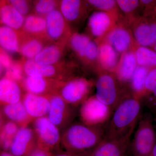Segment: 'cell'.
I'll use <instances>...</instances> for the list:
<instances>
[{
  "label": "cell",
  "instance_id": "obj_43",
  "mask_svg": "<svg viewBox=\"0 0 156 156\" xmlns=\"http://www.w3.org/2000/svg\"><path fill=\"white\" fill-rule=\"evenodd\" d=\"M4 124V122H3L2 115V113L0 112V129H1V128L2 127Z\"/></svg>",
  "mask_w": 156,
  "mask_h": 156
},
{
  "label": "cell",
  "instance_id": "obj_9",
  "mask_svg": "<svg viewBox=\"0 0 156 156\" xmlns=\"http://www.w3.org/2000/svg\"><path fill=\"white\" fill-rule=\"evenodd\" d=\"M120 18L112 14L100 11L93 12L88 19V30L97 44L102 42L117 25Z\"/></svg>",
  "mask_w": 156,
  "mask_h": 156
},
{
  "label": "cell",
  "instance_id": "obj_11",
  "mask_svg": "<svg viewBox=\"0 0 156 156\" xmlns=\"http://www.w3.org/2000/svg\"><path fill=\"white\" fill-rule=\"evenodd\" d=\"M130 27L137 44L152 48L156 42V20L140 15L131 22Z\"/></svg>",
  "mask_w": 156,
  "mask_h": 156
},
{
  "label": "cell",
  "instance_id": "obj_31",
  "mask_svg": "<svg viewBox=\"0 0 156 156\" xmlns=\"http://www.w3.org/2000/svg\"><path fill=\"white\" fill-rule=\"evenodd\" d=\"M137 65L153 68H156V52L150 48L137 45L134 49Z\"/></svg>",
  "mask_w": 156,
  "mask_h": 156
},
{
  "label": "cell",
  "instance_id": "obj_7",
  "mask_svg": "<svg viewBox=\"0 0 156 156\" xmlns=\"http://www.w3.org/2000/svg\"><path fill=\"white\" fill-rule=\"evenodd\" d=\"M68 43L83 63L97 71L98 45L91 37L85 34L74 33Z\"/></svg>",
  "mask_w": 156,
  "mask_h": 156
},
{
  "label": "cell",
  "instance_id": "obj_28",
  "mask_svg": "<svg viewBox=\"0 0 156 156\" xmlns=\"http://www.w3.org/2000/svg\"><path fill=\"white\" fill-rule=\"evenodd\" d=\"M150 69L137 66L129 83L128 90L130 94L141 101L144 96L146 80Z\"/></svg>",
  "mask_w": 156,
  "mask_h": 156
},
{
  "label": "cell",
  "instance_id": "obj_4",
  "mask_svg": "<svg viewBox=\"0 0 156 156\" xmlns=\"http://www.w3.org/2000/svg\"><path fill=\"white\" fill-rule=\"evenodd\" d=\"M156 140V131L150 116L140 120L129 149L133 156H150Z\"/></svg>",
  "mask_w": 156,
  "mask_h": 156
},
{
  "label": "cell",
  "instance_id": "obj_33",
  "mask_svg": "<svg viewBox=\"0 0 156 156\" xmlns=\"http://www.w3.org/2000/svg\"><path fill=\"white\" fill-rule=\"evenodd\" d=\"M90 7L96 10L112 14L121 19L119 10L116 2L114 0H88L87 1Z\"/></svg>",
  "mask_w": 156,
  "mask_h": 156
},
{
  "label": "cell",
  "instance_id": "obj_39",
  "mask_svg": "<svg viewBox=\"0 0 156 156\" xmlns=\"http://www.w3.org/2000/svg\"><path fill=\"white\" fill-rule=\"evenodd\" d=\"M142 16L150 17L156 20V1L154 0L153 2L145 9H144Z\"/></svg>",
  "mask_w": 156,
  "mask_h": 156
},
{
  "label": "cell",
  "instance_id": "obj_18",
  "mask_svg": "<svg viewBox=\"0 0 156 156\" xmlns=\"http://www.w3.org/2000/svg\"><path fill=\"white\" fill-rule=\"evenodd\" d=\"M29 116L35 119L47 116L50 107L48 96L27 93L22 101Z\"/></svg>",
  "mask_w": 156,
  "mask_h": 156
},
{
  "label": "cell",
  "instance_id": "obj_1",
  "mask_svg": "<svg viewBox=\"0 0 156 156\" xmlns=\"http://www.w3.org/2000/svg\"><path fill=\"white\" fill-rule=\"evenodd\" d=\"M141 101L128 94L123 98L112 114L105 132V139L131 137L139 119Z\"/></svg>",
  "mask_w": 156,
  "mask_h": 156
},
{
  "label": "cell",
  "instance_id": "obj_41",
  "mask_svg": "<svg viewBox=\"0 0 156 156\" xmlns=\"http://www.w3.org/2000/svg\"><path fill=\"white\" fill-rule=\"evenodd\" d=\"M52 156H80L76 155L73 154L69 153L66 152L59 153L56 154L52 155Z\"/></svg>",
  "mask_w": 156,
  "mask_h": 156
},
{
  "label": "cell",
  "instance_id": "obj_42",
  "mask_svg": "<svg viewBox=\"0 0 156 156\" xmlns=\"http://www.w3.org/2000/svg\"><path fill=\"white\" fill-rule=\"evenodd\" d=\"M150 156H156V140L154 146L153 148L152 151Z\"/></svg>",
  "mask_w": 156,
  "mask_h": 156
},
{
  "label": "cell",
  "instance_id": "obj_23",
  "mask_svg": "<svg viewBox=\"0 0 156 156\" xmlns=\"http://www.w3.org/2000/svg\"><path fill=\"white\" fill-rule=\"evenodd\" d=\"M25 17L9 2L0 5V22L16 30L22 29Z\"/></svg>",
  "mask_w": 156,
  "mask_h": 156
},
{
  "label": "cell",
  "instance_id": "obj_13",
  "mask_svg": "<svg viewBox=\"0 0 156 156\" xmlns=\"http://www.w3.org/2000/svg\"><path fill=\"white\" fill-rule=\"evenodd\" d=\"M102 41L109 44L120 55L133 50L138 45L130 27L122 21L118 22Z\"/></svg>",
  "mask_w": 156,
  "mask_h": 156
},
{
  "label": "cell",
  "instance_id": "obj_14",
  "mask_svg": "<svg viewBox=\"0 0 156 156\" xmlns=\"http://www.w3.org/2000/svg\"><path fill=\"white\" fill-rule=\"evenodd\" d=\"M37 147V138L34 131L27 126L19 128L9 150L13 156H28Z\"/></svg>",
  "mask_w": 156,
  "mask_h": 156
},
{
  "label": "cell",
  "instance_id": "obj_20",
  "mask_svg": "<svg viewBox=\"0 0 156 156\" xmlns=\"http://www.w3.org/2000/svg\"><path fill=\"white\" fill-rule=\"evenodd\" d=\"M90 7L87 1L62 0L59 3V10L69 25L80 21Z\"/></svg>",
  "mask_w": 156,
  "mask_h": 156
},
{
  "label": "cell",
  "instance_id": "obj_22",
  "mask_svg": "<svg viewBox=\"0 0 156 156\" xmlns=\"http://www.w3.org/2000/svg\"><path fill=\"white\" fill-rule=\"evenodd\" d=\"M22 92L17 82L5 77L0 80V103L5 105L21 101Z\"/></svg>",
  "mask_w": 156,
  "mask_h": 156
},
{
  "label": "cell",
  "instance_id": "obj_46",
  "mask_svg": "<svg viewBox=\"0 0 156 156\" xmlns=\"http://www.w3.org/2000/svg\"><path fill=\"white\" fill-rule=\"evenodd\" d=\"M3 67L1 64H0V75L2 74L3 72Z\"/></svg>",
  "mask_w": 156,
  "mask_h": 156
},
{
  "label": "cell",
  "instance_id": "obj_5",
  "mask_svg": "<svg viewBox=\"0 0 156 156\" xmlns=\"http://www.w3.org/2000/svg\"><path fill=\"white\" fill-rule=\"evenodd\" d=\"M94 85L86 78H71L63 82L58 93L70 105L76 106L89 97Z\"/></svg>",
  "mask_w": 156,
  "mask_h": 156
},
{
  "label": "cell",
  "instance_id": "obj_25",
  "mask_svg": "<svg viewBox=\"0 0 156 156\" xmlns=\"http://www.w3.org/2000/svg\"><path fill=\"white\" fill-rule=\"evenodd\" d=\"M21 35L17 31L6 26H0V48L9 53L19 52Z\"/></svg>",
  "mask_w": 156,
  "mask_h": 156
},
{
  "label": "cell",
  "instance_id": "obj_2",
  "mask_svg": "<svg viewBox=\"0 0 156 156\" xmlns=\"http://www.w3.org/2000/svg\"><path fill=\"white\" fill-rule=\"evenodd\" d=\"M102 126L83 123L70 125L62 135L61 143L67 152L87 156L104 139L105 131Z\"/></svg>",
  "mask_w": 156,
  "mask_h": 156
},
{
  "label": "cell",
  "instance_id": "obj_17",
  "mask_svg": "<svg viewBox=\"0 0 156 156\" xmlns=\"http://www.w3.org/2000/svg\"><path fill=\"white\" fill-rule=\"evenodd\" d=\"M131 137L103 140L87 156H126Z\"/></svg>",
  "mask_w": 156,
  "mask_h": 156
},
{
  "label": "cell",
  "instance_id": "obj_29",
  "mask_svg": "<svg viewBox=\"0 0 156 156\" xmlns=\"http://www.w3.org/2000/svg\"><path fill=\"white\" fill-rule=\"evenodd\" d=\"M3 111L4 115L10 121L20 127L27 126L32 119L27 114L22 101L16 103L5 105Z\"/></svg>",
  "mask_w": 156,
  "mask_h": 156
},
{
  "label": "cell",
  "instance_id": "obj_36",
  "mask_svg": "<svg viewBox=\"0 0 156 156\" xmlns=\"http://www.w3.org/2000/svg\"><path fill=\"white\" fill-rule=\"evenodd\" d=\"M23 66L21 62H13L11 66L6 69V77L9 78L15 82L22 81L24 79Z\"/></svg>",
  "mask_w": 156,
  "mask_h": 156
},
{
  "label": "cell",
  "instance_id": "obj_16",
  "mask_svg": "<svg viewBox=\"0 0 156 156\" xmlns=\"http://www.w3.org/2000/svg\"><path fill=\"white\" fill-rule=\"evenodd\" d=\"M135 48L121 54L114 73L121 85L128 91L129 83L138 66L134 52Z\"/></svg>",
  "mask_w": 156,
  "mask_h": 156
},
{
  "label": "cell",
  "instance_id": "obj_12",
  "mask_svg": "<svg viewBox=\"0 0 156 156\" xmlns=\"http://www.w3.org/2000/svg\"><path fill=\"white\" fill-rule=\"evenodd\" d=\"M48 97L50 107L47 117L58 129L66 128L73 118V107L68 104L57 92Z\"/></svg>",
  "mask_w": 156,
  "mask_h": 156
},
{
  "label": "cell",
  "instance_id": "obj_35",
  "mask_svg": "<svg viewBox=\"0 0 156 156\" xmlns=\"http://www.w3.org/2000/svg\"><path fill=\"white\" fill-rule=\"evenodd\" d=\"M59 3L53 0H40L34 4V10L36 14L46 16L50 12L57 9Z\"/></svg>",
  "mask_w": 156,
  "mask_h": 156
},
{
  "label": "cell",
  "instance_id": "obj_34",
  "mask_svg": "<svg viewBox=\"0 0 156 156\" xmlns=\"http://www.w3.org/2000/svg\"><path fill=\"white\" fill-rule=\"evenodd\" d=\"M116 2L119 10L122 11L127 16L125 20L128 24H130L135 17L138 16L135 15L134 13L137 9H139V1L117 0Z\"/></svg>",
  "mask_w": 156,
  "mask_h": 156
},
{
  "label": "cell",
  "instance_id": "obj_37",
  "mask_svg": "<svg viewBox=\"0 0 156 156\" xmlns=\"http://www.w3.org/2000/svg\"><path fill=\"white\" fill-rule=\"evenodd\" d=\"M21 15L27 16L30 9V5L25 0H10L8 2Z\"/></svg>",
  "mask_w": 156,
  "mask_h": 156
},
{
  "label": "cell",
  "instance_id": "obj_32",
  "mask_svg": "<svg viewBox=\"0 0 156 156\" xmlns=\"http://www.w3.org/2000/svg\"><path fill=\"white\" fill-rule=\"evenodd\" d=\"M18 125L9 121L4 123L0 129V147L4 150H9L13 138L19 130Z\"/></svg>",
  "mask_w": 156,
  "mask_h": 156
},
{
  "label": "cell",
  "instance_id": "obj_40",
  "mask_svg": "<svg viewBox=\"0 0 156 156\" xmlns=\"http://www.w3.org/2000/svg\"><path fill=\"white\" fill-rule=\"evenodd\" d=\"M52 155L50 152L37 147L28 156H52Z\"/></svg>",
  "mask_w": 156,
  "mask_h": 156
},
{
  "label": "cell",
  "instance_id": "obj_15",
  "mask_svg": "<svg viewBox=\"0 0 156 156\" xmlns=\"http://www.w3.org/2000/svg\"><path fill=\"white\" fill-rule=\"evenodd\" d=\"M64 81L53 79L26 76L22 80L27 93L49 96L57 92Z\"/></svg>",
  "mask_w": 156,
  "mask_h": 156
},
{
  "label": "cell",
  "instance_id": "obj_26",
  "mask_svg": "<svg viewBox=\"0 0 156 156\" xmlns=\"http://www.w3.org/2000/svg\"><path fill=\"white\" fill-rule=\"evenodd\" d=\"M22 30L27 35L37 37L47 38L45 17L37 14H30L25 17Z\"/></svg>",
  "mask_w": 156,
  "mask_h": 156
},
{
  "label": "cell",
  "instance_id": "obj_24",
  "mask_svg": "<svg viewBox=\"0 0 156 156\" xmlns=\"http://www.w3.org/2000/svg\"><path fill=\"white\" fill-rule=\"evenodd\" d=\"M66 44L55 43L45 46L34 60L38 64L55 65L60 60Z\"/></svg>",
  "mask_w": 156,
  "mask_h": 156
},
{
  "label": "cell",
  "instance_id": "obj_10",
  "mask_svg": "<svg viewBox=\"0 0 156 156\" xmlns=\"http://www.w3.org/2000/svg\"><path fill=\"white\" fill-rule=\"evenodd\" d=\"M45 18L47 38L55 43H68L72 34L71 30L60 11L56 9L46 15Z\"/></svg>",
  "mask_w": 156,
  "mask_h": 156
},
{
  "label": "cell",
  "instance_id": "obj_44",
  "mask_svg": "<svg viewBox=\"0 0 156 156\" xmlns=\"http://www.w3.org/2000/svg\"><path fill=\"white\" fill-rule=\"evenodd\" d=\"M0 156H13L11 154L7 152H3L0 154Z\"/></svg>",
  "mask_w": 156,
  "mask_h": 156
},
{
  "label": "cell",
  "instance_id": "obj_21",
  "mask_svg": "<svg viewBox=\"0 0 156 156\" xmlns=\"http://www.w3.org/2000/svg\"><path fill=\"white\" fill-rule=\"evenodd\" d=\"M23 72L27 76L56 80L58 68L55 65L38 64L34 59H27L23 64Z\"/></svg>",
  "mask_w": 156,
  "mask_h": 156
},
{
  "label": "cell",
  "instance_id": "obj_30",
  "mask_svg": "<svg viewBox=\"0 0 156 156\" xmlns=\"http://www.w3.org/2000/svg\"><path fill=\"white\" fill-rule=\"evenodd\" d=\"M142 100L152 111H156V68H151L145 85V91Z\"/></svg>",
  "mask_w": 156,
  "mask_h": 156
},
{
  "label": "cell",
  "instance_id": "obj_38",
  "mask_svg": "<svg viewBox=\"0 0 156 156\" xmlns=\"http://www.w3.org/2000/svg\"><path fill=\"white\" fill-rule=\"evenodd\" d=\"M13 62L5 51L0 50V64L6 69H9L11 66Z\"/></svg>",
  "mask_w": 156,
  "mask_h": 156
},
{
  "label": "cell",
  "instance_id": "obj_27",
  "mask_svg": "<svg viewBox=\"0 0 156 156\" xmlns=\"http://www.w3.org/2000/svg\"><path fill=\"white\" fill-rule=\"evenodd\" d=\"M44 39L30 36L23 33L20 48V54L27 59H34L44 48Z\"/></svg>",
  "mask_w": 156,
  "mask_h": 156
},
{
  "label": "cell",
  "instance_id": "obj_19",
  "mask_svg": "<svg viewBox=\"0 0 156 156\" xmlns=\"http://www.w3.org/2000/svg\"><path fill=\"white\" fill-rule=\"evenodd\" d=\"M98 45V69L96 72L105 71L114 73L121 55L106 42H100Z\"/></svg>",
  "mask_w": 156,
  "mask_h": 156
},
{
  "label": "cell",
  "instance_id": "obj_3",
  "mask_svg": "<svg viewBox=\"0 0 156 156\" xmlns=\"http://www.w3.org/2000/svg\"><path fill=\"white\" fill-rule=\"evenodd\" d=\"M97 73L95 96L113 112L121 101L130 92L121 85L113 73L105 71Z\"/></svg>",
  "mask_w": 156,
  "mask_h": 156
},
{
  "label": "cell",
  "instance_id": "obj_47",
  "mask_svg": "<svg viewBox=\"0 0 156 156\" xmlns=\"http://www.w3.org/2000/svg\"><path fill=\"white\" fill-rule=\"evenodd\" d=\"M133 156L131 155H130V156Z\"/></svg>",
  "mask_w": 156,
  "mask_h": 156
},
{
  "label": "cell",
  "instance_id": "obj_45",
  "mask_svg": "<svg viewBox=\"0 0 156 156\" xmlns=\"http://www.w3.org/2000/svg\"><path fill=\"white\" fill-rule=\"evenodd\" d=\"M151 49H152L153 50H154V51H155L156 52V42L154 44V46H153L152 48H151Z\"/></svg>",
  "mask_w": 156,
  "mask_h": 156
},
{
  "label": "cell",
  "instance_id": "obj_6",
  "mask_svg": "<svg viewBox=\"0 0 156 156\" xmlns=\"http://www.w3.org/2000/svg\"><path fill=\"white\" fill-rule=\"evenodd\" d=\"M113 111L102 103L95 95L90 96L81 104L80 117L87 126H102L110 119Z\"/></svg>",
  "mask_w": 156,
  "mask_h": 156
},
{
  "label": "cell",
  "instance_id": "obj_8",
  "mask_svg": "<svg viewBox=\"0 0 156 156\" xmlns=\"http://www.w3.org/2000/svg\"><path fill=\"white\" fill-rule=\"evenodd\" d=\"M34 130L37 140V147L50 152L60 144L62 135L59 129L47 116L36 119Z\"/></svg>",
  "mask_w": 156,
  "mask_h": 156
}]
</instances>
